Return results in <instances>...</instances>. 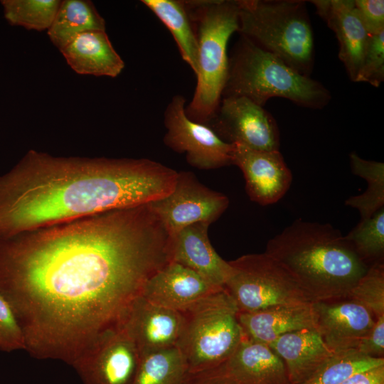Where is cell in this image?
Segmentation results:
<instances>
[{"label":"cell","mask_w":384,"mask_h":384,"mask_svg":"<svg viewBox=\"0 0 384 384\" xmlns=\"http://www.w3.org/2000/svg\"><path fill=\"white\" fill-rule=\"evenodd\" d=\"M148 203L0 238V295L25 350L70 366L121 326L148 279L171 261Z\"/></svg>","instance_id":"cell-1"},{"label":"cell","mask_w":384,"mask_h":384,"mask_svg":"<svg viewBox=\"0 0 384 384\" xmlns=\"http://www.w3.org/2000/svg\"><path fill=\"white\" fill-rule=\"evenodd\" d=\"M178 172L149 159L55 156L28 151L0 175V238L169 194Z\"/></svg>","instance_id":"cell-2"},{"label":"cell","mask_w":384,"mask_h":384,"mask_svg":"<svg viewBox=\"0 0 384 384\" xmlns=\"http://www.w3.org/2000/svg\"><path fill=\"white\" fill-rule=\"evenodd\" d=\"M265 252L289 272L311 303L347 298L369 267L331 224L302 219L269 240Z\"/></svg>","instance_id":"cell-3"},{"label":"cell","mask_w":384,"mask_h":384,"mask_svg":"<svg viewBox=\"0 0 384 384\" xmlns=\"http://www.w3.org/2000/svg\"><path fill=\"white\" fill-rule=\"evenodd\" d=\"M227 97H245L261 107L279 97L311 109H321L331 99L321 82L297 73L243 36L228 58L222 98Z\"/></svg>","instance_id":"cell-4"},{"label":"cell","mask_w":384,"mask_h":384,"mask_svg":"<svg viewBox=\"0 0 384 384\" xmlns=\"http://www.w3.org/2000/svg\"><path fill=\"white\" fill-rule=\"evenodd\" d=\"M198 44L196 85L185 112L191 120L206 124L214 116L225 84L228 41L239 29L238 0L184 1Z\"/></svg>","instance_id":"cell-5"},{"label":"cell","mask_w":384,"mask_h":384,"mask_svg":"<svg viewBox=\"0 0 384 384\" xmlns=\"http://www.w3.org/2000/svg\"><path fill=\"white\" fill-rule=\"evenodd\" d=\"M238 33L290 68L311 77L314 35L306 1L238 0Z\"/></svg>","instance_id":"cell-6"},{"label":"cell","mask_w":384,"mask_h":384,"mask_svg":"<svg viewBox=\"0 0 384 384\" xmlns=\"http://www.w3.org/2000/svg\"><path fill=\"white\" fill-rule=\"evenodd\" d=\"M183 326L176 347L188 373L215 368L228 360L244 337L239 310L225 289L213 292L181 311Z\"/></svg>","instance_id":"cell-7"},{"label":"cell","mask_w":384,"mask_h":384,"mask_svg":"<svg viewBox=\"0 0 384 384\" xmlns=\"http://www.w3.org/2000/svg\"><path fill=\"white\" fill-rule=\"evenodd\" d=\"M228 262L231 271L224 289L239 312L311 303L289 272L265 252L244 255Z\"/></svg>","instance_id":"cell-8"},{"label":"cell","mask_w":384,"mask_h":384,"mask_svg":"<svg viewBox=\"0 0 384 384\" xmlns=\"http://www.w3.org/2000/svg\"><path fill=\"white\" fill-rule=\"evenodd\" d=\"M186 99L174 95L164 111V144L186 154L188 163L199 169H214L233 164L234 146L222 140L208 126L189 119Z\"/></svg>","instance_id":"cell-9"},{"label":"cell","mask_w":384,"mask_h":384,"mask_svg":"<svg viewBox=\"0 0 384 384\" xmlns=\"http://www.w3.org/2000/svg\"><path fill=\"white\" fill-rule=\"evenodd\" d=\"M148 205L174 236L191 224L215 221L228 208L229 200L202 184L192 172L181 171L173 190Z\"/></svg>","instance_id":"cell-10"},{"label":"cell","mask_w":384,"mask_h":384,"mask_svg":"<svg viewBox=\"0 0 384 384\" xmlns=\"http://www.w3.org/2000/svg\"><path fill=\"white\" fill-rule=\"evenodd\" d=\"M224 142L257 151L279 150V131L273 116L245 97L221 98L206 124Z\"/></svg>","instance_id":"cell-11"},{"label":"cell","mask_w":384,"mask_h":384,"mask_svg":"<svg viewBox=\"0 0 384 384\" xmlns=\"http://www.w3.org/2000/svg\"><path fill=\"white\" fill-rule=\"evenodd\" d=\"M139 361L136 346L121 326L101 337L71 366L83 384H131Z\"/></svg>","instance_id":"cell-12"},{"label":"cell","mask_w":384,"mask_h":384,"mask_svg":"<svg viewBox=\"0 0 384 384\" xmlns=\"http://www.w3.org/2000/svg\"><path fill=\"white\" fill-rule=\"evenodd\" d=\"M140 357L176 347L182 326L181 311L153 304L141 294L130 305L121 325Z\"/></svg>","instance_id":"cell-13"},{"label":"cell","mask_w":384,"mask_h":384,"mask_svg":"<svg viewBox=\"0 0 384 384\" xmlns=\"http://www.w3.org/2000/svg\"><path fill=\"white\" fill-rule=\"evenodd\" d=\"M233 144V164L242 171L250 200L262 206L280 200L291 186L292 175L279 150L257 151Z\"/></svg>","instance_id":"cell-14"},{"label":"cell","mask_w":384,"mask_h":384,"mask_svg":"<svg viewBox=\"0 0 384 384\" xmlns=\"http://www.w3.org/2000/svg\"><path fill=\"white\" fill-rule=\"evenodd\" d=\"M314 329L333 351L356 349L375 318L348 298L311 303Z\"/></svg>","instance_id":"cell-15"},{"label":"cell","mask_w":384,"mask_h":384,"mask_svg":"<svg viewBox=\"0 0 384 384\" xmlns=\"http://www.w3.org/2000/svg\"><path fill=\"white\" fill-rule=\"evenodd\" d=\"M317 14L338 42V58L351 81L356 82L370 35L363 26L353 0H313Z\"/></svg>","instance_id":"cell-16"},{"label":"cell","mask_w":384,"mask_h":384,"mask_svg":"<svg viewBox=\"0 0 384 384\" xmlns=\"http://www.w3.org/2000/svg\"><path fill=\"white\" fill-rule=\"evenodd\" d=\"M222 289L191 269L171 261L148 279L141 295L153 304L181 311Z\"/></svg>","instance_id":"cell-17"},{"label":"cell","mask_w":384,"mask_h":384,"mask_svg":"<svg viewBox=\"0 0 384 384\" xmlns=\"http://www.w3.org/2000/svg\"><path fill=\"white\" fill-rule=\"evenodd\" d=\"M210 224L193 223L171 236V261L191 269L214 286L224 288L231 267L216 252L210 242Z\"/></svg>","instance_id":"cell-18"},{"label":"cell","mask_w":384,"mask_h":384,"mask_svg":"<svg viewBox=\"0 0 384 384\" xmlns=\"http://www.w3.org/2000/svg\"><path fill=\"white\" fill-rule=\"evenodd\" d=\"M223 365L238 384H290L281 358L268 345L245 334Z\"/></svg>","instance_id":"cell-19"},{"label":"cell","mask_w":384,"mask_h":384,"mask_svg":"<svg viewBox=\"0 0 384 384\" xmlns=\"http://www.w3.org/2000/svg\"><path fill=\"white\" fill-rule=\"evenodd\" d=\"M238 319L247 338L267 345L287 333L314 329L311 303L276 305L255 311L238 312Z\"/></svg>","instance_id":"cell-20"},{"label":"cell","mask_w":384,"mask_h":384,"mask_svg":"<svg viewBox=\"0 0 384 384\" xmlns=\"http://www.w3.org/2000/svg\"><path fill=\"white\" fill-rule=\"evenodd\" d=\"M60 51L69 66L80 75L115 78L124 68L106 31L82 33Z\"/></svg>","instance_id":"cell-21"},{"label":"cell","mask_w":384,"mask_h":384,"mask_svg":"<svg viewBox=\"0 0 384 384\" xmlns=\"http://www.w3.org/2000/svg\"><path fill=\"white\" fill-rule=\"evenodd\" d=\"M268 346L283 361L290 384L307 378L334 352L314 329L287 333Z\"/></svg>","instance_id":"cell-22"},{"label":"cell","mask_w":384,"mask_h":384,"mask_svg":"<svg viewBox=\"0 0 384 384\" xmlns=\"http://www.w3.org/2000/svg\"><path fill=\"white\" fill-rule=\"evenodd\" d=\"M89 31H106L105 21L94 4L89 0H64L47 33L60 50L78 35Z\"/></svg>","instance_id":"cell-23"},{"label":"cell","mask_w":384,"mask_h":384,"mask_svg":"<svg viewBox=\"0 0 384 384\" xmlns=\"http://www.w3.org/2000/svg\"><path fill=\"white\" fill-rule=\"evenodd\" d=\"M142 2L169 30L183 60L196 75L198 70V44L184 1L142 0Z\"/></svg>","instance_id":"cell-24"},{"label":"cell","mask_w":384,"mask_h":384,"mask_svg":"<svg viewBox=\"0 0 384 384\" xmlns=\"http://www.w3.org/2000/svg\"><path fill=\"white\" fill-rule=\"evenodd\" d=\"M188 373L184 357L173 347L141 356L131 384H181Z\"/></svg>","instance_id":"cell-25"},{"label":"cell","mask_w":384,"mask_h":384,"mask_svg":"<svg viewBox=\"0 0 384 384\" xmlns=\"http://www.w3.org/2000/svg\"><path fill=\"white\" fill-rule=\"evenodd\" d=\"M349 157L352 173L366 179L368 187L364 193L348 198L346 205L357 209L361 219L367 218L384 207V164L362 159L356 152Z\"/></svg>","instance_id":"cell-26"},{"label":"cell","mask_w":384,"mask_h":384,"mask_svg":"<svg viewBox=\"0 0 384 384\" xmlns=\"http://www.w3.org/2000/svg\"><path fill=\"white\" fill-rule=\"evenodd\" d=\"M384 364V358H373L356 349L334 351L319 368L297 384H341L356 372Z\"/></svg>","instance_id":"cell-27"},{"label":"cell","mask_w":384,"mask_h":384,"mask_svg":"<svg viewBox=\"0 0 384 384\" xmlns=\"http://www.w3.org/2000/svg\"><path fill=\"white\" fill-rule=\"evenodd\" d=\"M345 237L368 267L384 263V207L361 219Z\"/></svg>","instance_id":"cell-28"},{"label":"cell","mask_w":384,"mask_h":384,"mask_svg":"<svg viewBox=\"0 0 384 384\" xmlns=\"http://www.w3.org/2000/svg\"><path fill=\"white\" fill-rule=\"evenodd\" d=\"M60 3L59 0L1 1L4 16L9 24L38 31L50 28Z\"/></svg>","instance_id":"cell-29"},{"label":"cell","mask_w":384,"mask_h":384,"mask_svg":"<svg viewBox=\"0 0 384 384\" xmlns=\"http://www.w3.org/2000/svg\"><path fill=\"white\" fill-rule=\"evenodd\" d=\"M367 308L378 318L384 315V263L368 267L351 289L348 297Z\"/></svg>","instance_id":"cell-30"},{"label":"cell","mask_w":384,"mask_h":384,"mask_svg":"<svg viewBox=\"0 0 384 384\" xmlns=\"http://www.w3.org/2000/svg\"><path fill=\"white\" fill-rule=\"evenodd\" d=\"M384 80V31L370 36L355 82H368L374 87Z\"/></svg>","instance_id":"cell-31"},{"label":"cell","mask_w":384,"mask_h":384,"mask_svg":"<svg viewBox=\"0 0 384 384\" xmlns=\"http://www.w3.org/2000/svg\"><path fill=\"white\" fill-rule=\"evenodd\" d=\"M17 350H25L23 334L11 306L0 295V351Z\"/></svg>","instance_id":"cell-32"},{"label":"cell","mask_w":384,"mask_h":384,"mask_svg":"<svg viewBox=\"0 0 384 384\" xmlns=\"http://www.w3.org/2000/svg\"><path fill=\"white\" fill-rule=\"evenodd\" d=\"M358 15L370 36L384 31V1L355 0Z\"/></svg>","instance_id":"cell-33"},{"label":"cell","mask_w":384,"mask_h":384,"mask_svg":"<svg viewBox=\"0 0 384 384\" xmlns=\"http://www.w3.org/2000/svg\"><path fill=\"white\" fill-rule=\"evenodd\" d=\"M356 350L367 356L383 358L384 315L375 318L373 326L361 339Z\"/></svg>","instance_id":"cell-34"},{"label":"cell","mask_w":384,"mask_h":384,"mask_svg":"<svg viewBox=\"0 0 384 384\" xmlns=\"http://www.w3.org/2000/svg\"><path fill=\"white\" fill-rule=\"evenodd\" d=\"M181 384H238L226 371L223 363L203 371L188 373Z\"/></svg>","instance_id":"cell-35"},{"label":"cell","mask_w":384,"mask_h":384,"mask_svg":"<svg viewBox=\"0 0 384 384\" xmlns=\"http://www.w3.org/2000/svg\"><path fill=\"white\" fill-rule=\"evenodd\" d=\"M341 384H384V364L356 372Z\"/></svg>","instance_id":"cell-36"}]
</instances>
